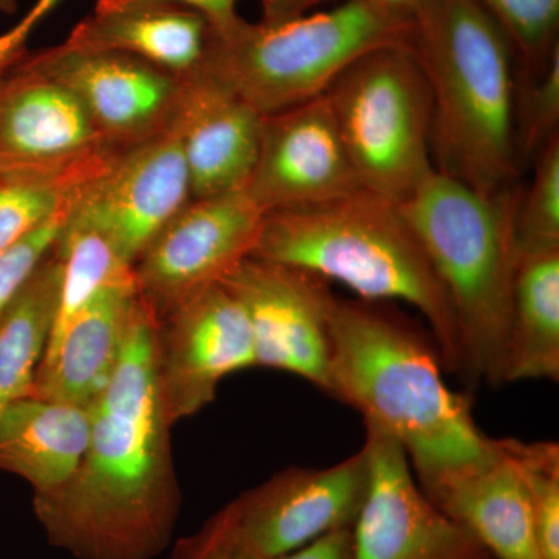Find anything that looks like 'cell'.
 I'll return each mask as SVG.
<instances>
[{"mask_svg": "<svg viewBox=\"0 0 559 559\" xmlns=\"http://www.w3.org/2000/svg\"><path fill=\"white\" fill-rule=\"evenodd\" d=\"M366 425L369 487L352 532V559H471L477 540L418 488L409 457Z\"/></svg>", "mask_w": 559, "mask_h": 559, "instance_id": "cell-13", "label": "cell"}, {"mask_svg": "<svg viewBox=\"0 0 559 559\" xmlns=\"http://www.w3.org/2000/svg\"><path fill=\"white\" fill-rule=\"evenodd\" d=\"M249 257L337 282L360 300H401L429 323L441 364L462 374L450 297L400 202L359 189L310 207L266 213Z\"/></svg>", "mask_w": 559, "mask_h": 559, "instance_id": "cell-4", "label": "cell"}, {"mask_svg": "<svg viewBox=\"0 0 559 559\" xmlns=\"http://www.w3.org/2000/svg\"><path fill=\"white\" fill-rule=\"evenodd\" d=\"M210 25L198 11L168 0H98L64 40L79 49L119 51L183 79L201 68Z\"/></svg>", "mask_w": 559, "mask_h": 559, "instance_id": "cell-18", "label": "cell"}, {"mask_svg": "<svg viewBox=\"0 0 559 559\" xmlns=\"http://www.w3.org/2000/svg\"><path fill=\"white\" fill-rule=\"evenodd\" d=\"M366 448L329 468H288L229 509L235 554L271 558L299 550L356 521L367 487Z\"/></svg>", "mask_w": 559, "mask_h": 559, "instance_id": "cell-9", "label": "cell"}, {"mask_svg": "<svg viewBox=\"0 0 559 559\" xmlns=\"http://www.w3.org/2000/svg\"><path fill=\"white\" fill-rule=\"evenodd\" d=\"M22 60L72 91L114 148L154 138L175 121L180 79L131 55L62 43Z\"/></svg>", "mask_w": 559, "mask_h": 559, "instance_id": "cell-14", "label": "cell"}, {"mask_svg": "<svg viewBox=\"0 0 559 559\" xmlns=\"http://www.w3.org/2000/svg\"><path fill=\"white\" fill-rule=\"evenodd\" d=\"M559 378V248L518 250L506 384Z\"/></svg>", "mask_w": 559, "mask_h": 559, "instance_id": "cell-22", "label": "cell"}, {"mask_svg": "<svg viewBox=\"0 0 559 559\" xmlns=\"http://www.w3.org/2000/svg\"><path fill=\"white\" fill-rule=\"evenodd\" d=\"M55 252L61 261V288L46 353L103 288L131 271L106 235L70 218L69 213L55 242Z\"/></svg>", "mask_w": 559, "mask_h": 559, "instance_id": "cell-25", "label": "cell"}, {"mask_svg": "<svg viewBox=\"0 0 559 559\" xmlns=\"http://www.w3.org/2000/svg\"><path fill=\"white\" fill-rule=\"evenodd\" d=\"M342 3L347 0H261V20L266 25L283 24L310 14L325 3Z\"/></svg>", "mask_w": 559, "mask_h": 559, "instance_id": "cell-35", "label": "cell"}, {"mask_svg": "<svg viewBox=\"0 0 559 559\" xmlns=\"http://www.w3.org/2000/svg\"><path fill=\"white\" fill-rule=\"evenodd\" d=\"M20 9L17 0H0V13L14 14Z\"/></svg>", "mask_w": 559, "mask_h": 559, "instance_id": "cell-37", "label": "cell"}, {"mask_svg": "<svg viewBox=\"0 0 559 559\" xmlns=\"http://www.w3.org/2000/svg\"><path fill=\"white\" fill-rule=\"evenodd\" d=\"M264 212L248 191L191 200L132 264L140 301L154 319L248 259Z\"/></svg>", "mask_w": 559, "mask_h": 559, "instance_id": "cell-8", "label": "cell"}, {"mask_svg": "<svg viewBox=\"0 0 559 559\" xmlns=\"http://www.w3.org/2000/svg\"><path fill=\"white\" fill-rule=\"evenodd\" d=\"M91 439L68 484L35 496L51 543L81 559H148L170 538L179 484L156 362L154 318L139 296L112 377L91 404Z\"/></svg>", "mask_w": 559, "mask_h": 559, "instance_id": "cell-1", "label": "cell"}, {"mask_svg": "<svg viewBox=\"0 0 559 559\" xmlns=\"http://www.w3.org/2000/svg\"><path fill=\"white\" fill-rule=\"evenodd\" d=\"M511 450L528 485L540 558L559 559L558 443H524L511 439Z\"/></svg>", "mask_w": 559, "mask_h": 559, "instance_id": "cell-29", "label": "cell"}, {"mask_svg": "<svg viewBox=\"0 0 559 559\" xmlns=\"http://www.w3.org/2000/svg\"><path fill=\"white\" fill-rule=\"evenodd\" d=\"M381 13L388 14L393 20L411 22L414 14L425 0H364Z\"/></svg>", "mask_w": 559, "mask_h": 559, "instance_id": "cell-36", "label": "cell"}, {"mask_svg": "<svg viewBox=\"0 0 559 559\" xmlns=\"http://www.w3.org/2000/svg\"><path fill=\"white\" fill-rule=\"evenodd\" d=\"M326 97L360 187L406 200L433 168L432 98L409 40L360 55Z\"/></svg>", "mask_w": 559, "mask_h": 559, "instance_id": "cell-7", "label": "cell"}, {"mask_svg": "<svg viewBox=\"0 0 559 559\" xmlns=\"http://www.w3.org/2000/svg\"><path fill=\"white\" fill-rule=\"evenodd\" d=\"M559 134V50L538 73H518L514 138L518 154L535 157Z\"/></svg>", "mask_w": 559, "mask_h": 559, "instance_id": "cell-28", "label": "cell"}, {"mask_svg": "<svg viewBox=\"0 0 559 559\" xmlns=\"http://www.w3.org/2000/svg\"><path fill=\"white\" fill-rule=\"evenodd\" d=\"M518 191L481 193L436 168L401 210L450 297L469 384H506Z\"/></svg>", "mask_w": 559, "mask_h": 559, "instance_id": "cell-5", "label": "cell"}, {"mask_svg": "<svg viewBox=\"0 0 559 559\" xmlns=\"http://www.w3.org/2000/svg\"><path fill=\"white\" fill-rule=\"evenodd\" d=\"M110 148L76 95L22 58L0 79V170H55Z\"/></svg>", "mask_w": 559, "mask_h": 559, "instance_id": "cell-16", "label": "cell"}, {"mask_svg": "<svg viewBox=\"0 0 559 559\" xmlns=\"http://www.w3.org/2000/svg\"><path fill=\"white\" fill-rule=\"evenodd\" d=\"M135 299L132 270L103 288L44 356L33 395L90 407L119 362Z\"/></svg>", "mask_w": 559, "mask_h": 559, "instance_id": "cell-19", "label": "cell"}, {"mask_svg": "<svg viewBox=\"0 0 559 559\" xmlns=\"http://www.w3.org/2000/svg\"><path fill=\"white\" fill-rule=\"evenodd\" d=\"M61 2L62 0H36L16 27L0 35V72L5 73L27 53V40L33 31L53 13Z\"/></svg>", "mask_w": 559, "mask_h": 559, "instance_id": "cell-31", "label": "cell"}, {"mask_svg": "<svg viewBox=\"0 0 559 559\" xmlns=\"http://www.w3.org/2000/svg\"><path fill=\"white\" fill-rule=\"evenodd\" d=\"M219 283L246 312L257 367L296 374L325 392L330 319L336 300L330 283L255 257L242 260Z\"/></svg>", "mask_w": 559, "mask_h": 559, "instance_id": "cell-12", "label": "cell"}, {"mask_svg": "<svg viewBox=\"0 0 559 559\" xmlns=\"http://www.w3.org/2000/svg\"><path fill=\"white\" fill-rule=\"evenodd\" d=\"M359 189L326 94L263 116L246 191L264 215L323 204Z\"/></svg>", "mask_w": 559, "mask_h": 559, "instance_id": "cell-15", "label": "cell"}, {"mask_svg": "<svg viewBox=\"0 0 559 559\" xmlns=\"http://www.w3.org/2000/svg\"><path fill=\"white\" fill-rule=\"evenodd\" d=\"M154 362L173 426L205 409L224 378L257 367L240 301L223 283H213L154 319Z\"/></svg>", "mask_w": 559, "mask_h": 559, "instance_id": "cell-10", "label": "cell"}, {"mask_svg": "<svg viewBox=\"0 0 559 559\" xmlns=\"http://www.w3.org/2000/svg\"><path fill=\"white\" fill-rule=\"evenodd\" d=\"M411 22L393 20L364 0L277 25L238 20L210 31L201 69L229 84L261 116L326 94L360 55L407 43Z\"/></svg>", "mask_w": 559, "mask_h": 559, "instance_id": "cell-6", "label": "cell"}, {"mask_svg": "<svg viewBox=\"0 0 559 559\" xmlns=\"http://www.w3.org/2000/svg\"><path fill=\"white\" fill-rule=\"evenodd\" d=\"M518 250L559 248V134L535 156L532 180L518 193Z\"/></svg>", "mask_w": 559, "mask_h": 559, "instance_id": "cell-27", "label": "cell"}, {"mask_svg": "<svg viewBox=\"0 0 559 559\" xmlns=\"http://www.w3.org/2000/svg\"><path fill=\"white\" fill-rule=\"evenodd\" d=\"M114 150L55 170H0V257L68 207L81 187L108 164Z\"/></svg>", "mask_w": 559, "mask_h": 559, "instance_id": "cell-24", "label": "cell"}, {"mask_svg": "<svg viewBox=\"0 0 559 559\" xmlns=\"http://www.w3.org/2000/svg\"><path fill=\"white\" fill-rule=\"evenodd\" d=\"M430 500L499 559H543L528 485L511 439H498L488 462L444 485Z\"/></svg>", "mask_w": 559, "mask_h": 559, "instance_id": "cell-20", "label": "cell"}, {"mask_svg": "<svg viewBox=\"0 0 559 559\" xmlns=\"http://www.w3.org/2000/svg\"><path fill=\"white\" fill-rule=\"evenodd\" d=\"M109 2H127V0H109ZM198 11L207 20L210 31L221 32L231 27L240 14L237 11L238 0H168Z\"/></svg>", "mask_w": 559, "mask_h": 559, "instance_id": "cell-34", "label": "cell"}, {"mask_svg": "<svg viewBox=\"0 0 559 559\" xmlns=\"http://www.w3.org/2000/svg\"><path fill=\"white\" fill-rule=\"evenodd\" d=\"M61 275L53 246L0 322V415L14 401L33 395L53 329Z\"/></svg>", "mask_w": 559, "mask_h": 559, "instance_id": "cell-23", "label": "cell"}, {"mask_svg": "<svg viewBox=\"0 0 559 559\" xmlns=\"http://www.w3.org/2000/svg\"><path fill=\"white\" fill-rule=\"evenodd\" d=\"M191 201L176 128L116 150L73 198L70 218L100 230L132 267L157 231Z\"/></svg>", "mask_w": 559, "mask_h": 559, "instance_id": "cell-11", "label": "cell"}, {"mask_svg": "<svg viewBox=\"0 0 559 559\" xmlns=\"http://www.w3.org/2000/svg\"><path fill=\"white\" fill-rule=\"evenodd\" d=\"M175 559H231L229 511L221 513L200 536L180 546Z\"/></svg>", "mask_w": 559, "mask_h": 559, "instance_id": "cell-32", "label": "cell"}, {"mask_svg": "<svg viewBox=\"0 0 559 559\" xmlns=\"http://www.w3.org/2000/svg\"><path fill=\"white\" fill-rule=\"evenodd\" d=\"M409 46L432 98L433 168L481 193L511 189L518 72L499 25L476 0H425Z\"/></svg>", "mask_w": 559, "mask_h": 559, "instance_id": "cell-3", "label": "cell"}, {"mask_svg": "<svg viewBox=\"0 0 559 559\" xmlns=\"http://www.w3.org/2000/svg\"><path fill=\"white\" fill-rule=\"evenodd\" d=\"M69 207L70 205L44 221L40 226L17 241L9 252L0 257V322L5 318L11 304L16 299L33 271L53 249L64 221L68 218Z\"/></svg>", "mask_w": 559, "mask_h": 559, "instance_id": "cell-30", "label": "cell"}, {"mask_svg": "<svg viewBox=\"0 0 559 559\" xmlns=\"http://www.w3.org/2000/svg\"><path fill=\"white\" fill-rule=\"evenodd\" d=\"M230 554L231 559H352V530H349L348 527L334 530V532L329 533V535L316 539L314 543L308 544V546L301 547V549L299 550H294L289 551V554L280 555V557H242V555L235 554V551L231 550V547Z\"/></svg>", "mask_w": 559, "mask_h": 559, "instance_id": "cell-33", "label": "cell"}, {"mask_svg": "<svg viewBox=\"0 0 559 559\" xmlns=\"http://www.w3.org/2000/svg\"><path fill=\"white\" fill-rule=\"evenodd\" d=\"M325 392L399 441L428 498L498 451L444 382L439 352L378 301L334 300Z\"/></svg>", "mask_w": 559, "mask_h": 559, "instance_id": "cell-2", "label": "cell"}, {"mask_svg": "<svg viewBox=\"0 0 559 559\" xmlns=\"http://www.w3.org/2000/svg\"><path fill=\"white\" fill-rule=\"evenodd\" d=\"M263 116L207 70L180 79L178 131L191 200L245 190L259 156Z\"/></svg>", "mask_w": 559, "mask_h": 559, "instance_id": "cell-17", "label": "cell"}, {"mask_svg": "<svg viewBox=\"0 0 559 559\" xmlns=\"http://www.w3.org/2000/svg\"><path fill=\"white\" fill-rule=\"evenodd\" d=\"M509 39L521 73H538L559 50V0H476Z\"/></svg>", "mask_w": 559, "mask_h": 559, "instance_id": "cell-26", "label": "cell"}, {"mask_svg": "<svg viewBox=\"0 0 559 559\" xmlns=\"http://www.w3.org/2000/svg\"><path fill=\"white\" fill-rule=\"evenodd\" d=\"M91 407L25 396L0 415V471L47 495L72 479L91 439Z\"/></svg>", "mask_w": 559, "mask_h": 559, "instance_id": "cell-21", "label": "cell"}]
</instances>
